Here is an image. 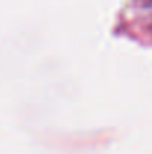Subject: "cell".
Listing matches in <instances>:
<instances>
[{"label": "cell", "mask_w": 152, "mask_h": 154, "mask_svg": "<svg viewBox=\"0 0 152 154\" xmlns=\"http://www.w3.org/2000/svg\"><path fill=\"white\" fill-rule=\"evenodd\" d=\"M142 8H152V0H137Z\"/></svg>", "instance_id": "cell-1"}]
</instances>
